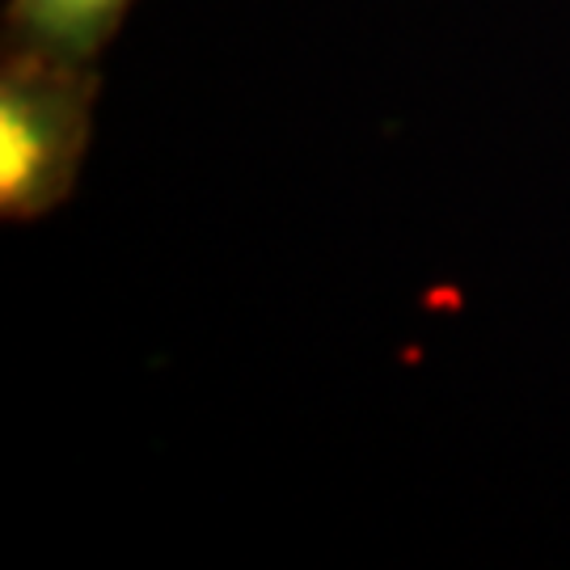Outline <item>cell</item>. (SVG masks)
I'll return each mask as SVG.
<instances>
[{"label": "cell", "mask_w": 570, "mask_h": 570, "mask_svg": "<svg viewBox=\"0 0 570 570\" xmlns=\"http://www.w3.org/2000/svg\"><path fill=\"white\" fill-rule=\"evenodd\" d=\"M98 77L81 60L9 42L0 68V216L35 220L60 207L81 174Z\"/></svg>", "instance_id": "6da1fadb"}, {"label": "cell", "mask_w": 570, "mask_h": 570, "mask_svg": "<svg viewBox=\"0 0 570 570\" xmlns=\"http://www.w3.org/2000/svg\"><path fill=\"white\" fill-rule=\"evenodd\" d=\"M131 0H9V42L89 63L119 35Z\"/></svg>", "instance_id": "7a4b0ae2"}]
</instances>
